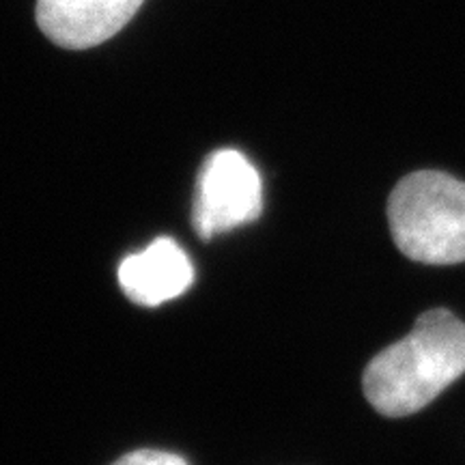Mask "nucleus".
Returning a JSON list of instances; mask_svg holds the SVG:
<instances>
[{"mask_svg": "<svg viewBox=\"0 0 465 465\" xmlns=\"http://www.w3.org/2000/svg\"><path fill=\"white\" fill-rule=\"evenodd\" d=\"M194 281V267L174 240L162 237L119 265V284L132 302L160 306L183 293Z\"/></svg>", "mask_w": 465, "mask_h": 465, "instance_id": "39448f33", "label": "nucleus"}, {"mask_svg": "<svg viewBox=\"0 0 465 465\" xmlns=\"http://www.w3.org/2000/svg\"><path fill=\"white\" fill-rule=\"evenodd\" d=\"M113 465H188L185 459L164 450H136L121 457Z\"/></svg>", "mask_w": 465, "mask_h": 465, "instance_id": "423d86ee", "label": "nucleus"}, {"mask_svg": "<svg viewBox=\"0 0 465 465\" xmlns=\"http://www.w3.org/2000/svg\"><path fill=\"white\" fill-rule=\"evenodd\" d=\"M143 0H39L37 22L56 45L84 50L119 33Z\"/></svg>", "mask_w": 465, "mask_h": 465, "instance_id": "20e7f679", "label": "nucleus"}, {"mask_svg": "<svg viewBox=\"0 0 465 465\" xmlns=\"http://www.w3.org/2000/svg\"><path fill=\"white\" fill-rule=\"evenodd\" d=\"M263 207L261 174L246 155L220 149L205 160L194 194V229L203 240L229 232L259 218Z\"/></svg>", "mask_w": 465, "mask_h": 465, "instance_id": "7ed1b4c3", "label": "nucleus"}, {"mask_svg": "<svg viewBox=\"0 0 465 465\" xmlns=\"http://www.w3.org/2000/svg\"><path fill=\"white\" fill-rule=\"evenodd\" d=\"M465 373V323L444 308L427 311L414 330L371 360L364 394L383 416H410Z\"/></svg>", "mask_w": 465, "mask_h": 465, "instance_id": "f257e3e1", "label": "nucleus"}, {"mask_svg": "<svg viewBox=\"0 0 465 465\" xmlns=\"http://www.w3.org/2000/svg\"><path fill=\"white\" fill-rule=\"evenodd\" d=\"M388 223L401 252L429 265L465 261V183L440 171L401 179L388 201Z\"/></svg>", "mask_w": 465, "mask_h": 465, "instance_id": "f03ea898", "label": "nucleus"}]
</instances>
